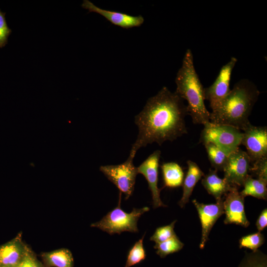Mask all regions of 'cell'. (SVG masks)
Masks as SVG:
<instances>
[{
  "instance_id": "obj_1",
  "label": "cell",
  "mask_w": 267,
  "mask_h": 267,
  "mask_svg": "<svg viewBox=\"0 0 267 267\" xmlns=\"http://www.w3.org/2000/svg\"><path fill=\"white\" fill-rule=\"evenodd\" d=\"M183 100L166 87L148 99L134 118L138 134L130 155L134 157L140 148L148 144L156 142L161 145L187 133L185 118L188 111Z\"/></svg>"
},
{
  "instance_id": "obj_2",
  "label": "cell",
  "mask_w": 267,
  "mask_h": 267,
  "mask_svg": "<svg viewBox=\"0 0 267 267\" xmlns=\"http://www.w3.org/2000/svg\"><path fill=\"white\" fill-rule=\"evenodd\" d=\"M260 92L257 86L248 79H242L214 111L210 112V122L230 126L244 131L251 124L249 120Z\"/></svg>"
},
{
  "instance_id": "obj_3",
  "label": "cell",
  "mask_w": 267,
  "mask_h": 267,
  "mask_svg": "<svg viewBox=\"0 0 267 267\" xmlns=\"http://www.w3.org/2000/svg\"><path fill=\"white\" fill-rule=\"evenodd\" d=\"M176 92L187 102V109L195 124L210 122V112L204 103V88L195 70L191 50L187 49L175 80Z\"/></svg>"
},
{
  "instance_id": "obj_4",
  "label": "cell",
  "mask_w": 267,
  "mask_h": 267,
  "mask_svg": "<svg viewBox=\"0 0 267 267\" xmlns=\"http://www.w3.org/2000/svg\"><path fill=\"white\" fill-rule=\"evenodd\" d=\"M121 194L120 193L118 206L99 221L91 224V227L98 228L111 235L120 234L124 231L138 232V220L142 214L149 210V208L148 207L134 208L131 213H126L120 207Z\"/></svg>"
},
{
  "instance_id": "obj_5",
  "label": "cell",
  "mask_w": 267,
  "mask_h": 267,
  "mask_svg": "<svg viewBox=\"0 0 267 267\" xmlns=\"http://www.w3.org/2000/svg\"><path fill=\"white\" fill-rule=\"evenodd\" d=\"M243 132L235 127L209 122L204 125L199 141L212 143L229 155L239 148Z\"/></svg>"
},
{
  "instance_id": "obj_6",
  "label": "cell",
  "mask_w": 267,
  "mask_h": 267,
  "mask_svg": "<svg viewBox=\"0 0 267 267\" xmlns=\"http://www.w3.org/2000/svg\"><path fill=\"white\" fill-rule=\"evenodd\" d=\"M134 158V157L129 155L122 164L101 166L99 168L107 179L117 187L120 193L125 194L126 200L133 193L138 174L137 168L133 163Z\"/></svg>"
},
{
  "instance_id": "obj_7",
  "label": "cell",
  "mask_w": 267,
  "mask_h": 267,
  "mask_svg": "<svg viewBox=\"0 0 267 267\" xmlns=\"http://www.w3.org/2000/svg\"><path fill=\"white\" fill-rule=\"evenodd\" d=\"M237 61L235 57H232L221 68L215 82L210 86L204 88V98L209 102L212 112L220 106L230 92L231 76Z\"/></svg>"
},
{
  "instance_id": "obj_8",
  "label": "cell",
  "mask_w": 267,
  "mask_h": 267,
  "mask_svg": "<svg viewBox=\"0 0 267 267\" xmlns=\"http://www.w3.org/2000/svg\"><path fill=\"white\" fill-rule=\"evenodd\" d=\"M251 163L247 152L238 148L228 156L223 170V178L233 186H243L245 180L249 175Z\"/></svg>"
},
{
  "instance_id": "obj_9",
  "label": "cell",
  "mask_w": 267,
  "mask_h": 267,
  "mask_svg": "<svg viewBox=\"0 0 267 267\" xmlns=\"http://www.w3.org/2000/svg\"><path fill=\"white\" fill-rule=\"evenodd\" d=\"M241 144L247 150L251 163L267 156V128L251 124L243 132Z\"/></svg>"
},
{
  "instance_id": "obj_10",
  "label": "cell",
  "mask_w": 267,
  "mask_h": 267,
  "mask_svg": "<svg viewBox=\"0 0 267 267\" xmlns=\"http://www.w3.org/2000/svg\"><path fill=\"white\" fill-rule=\"evenodd\" d=\"M161 153L160 150H155L136 167L137 173L142 175L148 182V188L151 192L154 209L166 206L160 198V193L162 189L158 187V168Z\"/></svg>"
},
{
  "instance_id": "obj_11",
  "label": "cell",
  "mask_w": 267,
  "mask_h": 267,
  "mask_svg": "<svg viewBox=\"0 0 267 267\" xmlns=\"http://www.w3.org/2000/svg\"><path fill=\"white\" fill-rule=\"evenodd\" d=\"M224 197L214 204H205L196 199L192 200L200 219L202 232L199 247L203 249L206 243L210 231L218 219L224 214Z\"/></svg>"
},
{
  "instance_id": "obj_12",
  "label": "cell",
  "mask_w": 267,
  "mask_h": 267,
  "mask_svg": "<svg viewBox=\"0 0 267 267\" xmlns=\"http://www.w3.org/2000/svg\"><path fill=\"white\" fill-rule=\"evenodd\" d=\"M244 198L234 187L224 196V223L235 224L247 227L250 225L244 210Z\"/></svg>"
},
{
  "instance_id": "obj_13",
  "label": "cell",
  "mask_w": 267,
  "mask_h": 267,
  "mask_svg": "<svg viewBox=\"0 0 267 267\" xmlns=\"http://www.w3.org/2000/svg\"><path fill=\"white\" fill-rule=\"evenodd\" d=\"M82 7L88 9L89 12H93L103 16L112 24L125 29L140 26L144 22L141 15L132 16L126 13L110 11L97 7L91 1L84 0Z\"/></svg>"
},
{
  "instance_id": "obj_14",
  "label": "cell",
  "mask_w": 267,
  "mask_h": 267,
  "mask_svg": "<svg viewBox=\"0 0 267 267\" xmlns=\"http://www.w3.org/2000/svg\"><path fill=\"white\" fill-rule=\"evenodd\" d=\"M22 239V233L0 245V267H16L23 257L28 247Z\"/></svg>"
},
{
  "instance_id": "obj_15",
  "label": "cell",
  "mask_w": 267,
  "mask_h": 267,
  "mask_svg": "<svg viewBox=\"0 0 267 267\" xmlns=\"http://www.w3.org/2000/svg\"><path fill=\"white\" fill-rule=\"evenodd\" d=\"M201 183L208 193L212 195L216 201L220 200L234 187L230 184L224 178H220L216 170L210 169L204 175Z\"/></svg>"
},
{
  "instance_id": "obj_16",
  "label": "cell",
  "mask_w": 267,
  "mask_h": 267,
  "mask_svg": "<svg viewBox=\"0 0 267 267\" xmlns=\"http://www.w3.org/2000/svg\"><path fill=\"white\" fill-rule=\"evenodd\" d=\"M187 164L188 170L182 183L183 193L178 202V205L181 208L184 207L188 202L195 185L205 175L204 172L194 162L189 160L187 161Z\"/></svg>"
},
{
  "instance_id": "obj_17",
  "label": "cell",
  "mask_w": 267,
  "mask_h": 267,
  "mask_svg": "<svg viewBox=\"0 0 267 267\" xmlns=\"http://www.w3.org/2000/svg\"><path fill=\"white\" fill-rule=\"evenodd\" d=\"M41 257L45 267H74V259L72 253L66 248L43 252L41 254Z\"/></svg>"
},
{
  "instance_id": "obj_18",
  "label": "cell",
  "mask_w": 267,
  "mask_h": 267,
  "mask_svg": "<svg viewBox=\"0 0 267 267\" xmlns=\"http://www.w3.org/2000/svg\"><path fill=\"white\" fill-rule=\"evenodd\" d=\"M164 186L179 187L182 184L184 173L181 167L176 162L164 163L161 166Z\"/></svg>"
},
{
  "instance_id": "obj_19",
  "label": "cell",
  "mask_w": 267,
  "mask_h": 267,
  "mask_svg": "<svg viewBox=\"0 0 267 267\" xmlns=\"http://www.w3.org/2000/svg\"><path fill=\"white\" fill-rule=\"evenodd\" d=\"M267 185V182L255 178L249 175L244 182L243 189L240 193L244 197L251 196L258 199L266 200Z\"/></svg>"
},
{
  "instance_id": "obj_20",
  "label": "cell",
  "mask_w": 267,
  "mask_h": 267,
  "mask_svg": "<svg viewBox=\"0 0 267 267\" xmlns=\"http://www.w3.org/2000/svg\"><path fill=\"white\" fill-rule=\"evenodd\" d=\"M204 145L209 161L214 170L223 171L228 155L212 143H207Z\"/></svg>"
},
{
  "instance_id": "obj_21",
  "label": "cell",
  "mask_w": 267,
  "mask_h": 267,
  "mask_svg": "<svg viewBox=\"0 0 267 267\" xmlns=\"http://www.w3.org/2000/svg\"><path fill=\"white\" fill-rule=\"evenodd\" d=\"M184 244L180 241L177 235L161 243H155L154 248L156 249V254L161 258H165L168 255L180 250Z\"/></svg>"
},
{
  "instance_id": "obj_22",
  "label": "cell",
  "mask_w": 267,
  "mask_h": 267,
  "mask_svg": "<svg viewBox=\"0 0 267 267\" xmlns=\"http://www.w3.org/2000/svg\"><path fill=\"white\" fill-rule=\"evenodd\" d=\"M145 233L142 238L136 241L129 250L125 267H131L146 258V252L143 247V240Z\"/></svg>"
},
{
  "instance_id": "obj_23",
  "label": "cell",
  "mask_w": 267,
  "mask_h": 267,
  "mask_svg": "<svg viewBox=\"0 0 267 267\" xmlns=\"http://www.w3.org/2000/svg\"><path fill=\"white\" fill-rule=\"evenodd\" d=\"M239 267H267L266 255L258 249L246 253Z\"/></svg>"
},
{
  "instance_id": "obj_24",
  "label": "cell",
  "mask_w": 267,
  "mask_h": 267,
  "mask_svg": "<svg viewBox=\"0 0 267 267\" xmlns=\"http://www.w3.org/2000/svg\"><path fill=\"white\" fill-rule=\"evenodd\" d=\"M265 241L264 235L258 231L242 237L239 240V246L240 248H246L253 251H256L264 243Z\"/></svg>"
},
{
  "instance_id": "obj_25",
  "label": "cell",
  "mask_w": 267,
  "mask_h": 267,
  "mask_svg": "<svg viewBox=\"0 0 267 267\" xmlns=\"http://www.w3.org/2000/svg\"><path fill=\"white\" fill-rule=\"evenodd\" d=\"M176 221L175 220L170 224L157 228L150 240L155 242V243H159L175 236L176 234L174 231V227Z\"/></svg>"
},
{
  "instance_id": "obj_26",
  "label": "cell",
  "mask_w": 267,
  "mask_h": 267,
  "mask_svg": "<svg viewBox=\"0 0 267 267\" xmlns=\"http://www.w3.org/2000/svg\"><path fill=\"white\" fill-rule=\"evenodd\" d=\"M249 173L252 177L267 182V156L260 158L252 163Z\"/></svg>"
},
{
  "instance_id": "obj_27",
  "label": "cell",
  "mask_w": 267,
  "mask_h": 267,
  "mask_svg": "<svg viewBox=\"0 0 267 267\" xmlns=\"http://www.w3.org/2000/svg\"><path fill=\"white\" fill-rule=\"evenodd\" d=\"M16 267H45L37 258L32 249L28 247L23 257Z\"/></svg>"
},
{
  "instance_id": "obj_28",
  "label": "cell",
  "mask_w": 267,
  "mask_h": 267,
  "mask_svg": "<svg viewBox=\"0 0 267 267\" xmlns=\"http://www.w3.org/2000/svg\"><path fill=\"white\" fill-rule=\"evenodd\" d=\"M5 16V13L2 12L0 9V48L7 44L8 37L12 32L8 26Z\"/></svg>"
},
{
  "instance_id": "obj_29",
  "label": "cell",
  "mask_w": 267,
  "mask_h": 267,
  "mask_svg": "<svg viewBox=\"0 0 267 267\" xmlns=\"http://www.w3.org/2000/svg\"><path fill=\"white\" fill-rule=\"evenodd\" d=\"M256 225L259 232L262 231L267 226V209H264L260 214Z\"/></svg>"
}]
</instances>
